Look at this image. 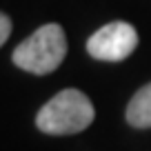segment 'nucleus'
I'll use <instances>...</instances> for the list:
<instances>
[{
    "label": "nucleus",
    "mask_w": 151,
    "mask_h": 151,
    "mask_svg": "<svg viewBox=\"0 0 151 151\" xmlns=\"http://www.w3.org/2000/svg\"><path fill=\"white\" fill-rule=\"evenodd\" d=\"M9 33H11V20H9L7 14H2V16H0V45L7 42Z\"/></svg>",
    "instance_id": "39448f33"
},
{
    "label": "nucleus",
    "mask_w": 151,
    "mask_h": 151,
    "mask_svg": "<svg viewBox=\"0 0 151 151\" xmlns=\"http://www.w3.org/2000/svg\"><path fill=\"white\" fill-rule=\"evenodd\" d=\"M138 47V31L129 22L116 20L104 24L87 40V51L96 60L120 62L129 58Z\"/></svg>",
    "instance_id": "7ed1b4c3"
},
{
    "label": "nucleus",
    "mask_w": 151,
    "mask_h": 151,
    "mask_svg": "<svg viewBox=\"0 0 151 151\" xmlns=\"http://www.w3.org/2000/svg\"><path fill=\"white\" fill-rule=\"evenodd\" d=\"M67 56V36L62 31L60 24L49 22L38 27L27 40L18 45L14 49V60L16 67H20L22 71L36 76L51 73L60 67V62Z\"/></svg>",
    "instance_id": "f03ea898"
},
{
    "label": "nucleus",
    "mask_w": 151,
    "mask_h": 151,
    "mask_svg": "<svg viewBox=\"0 0 151 151\" xmlns=\"http://www.w3.org/2000/svg\"><path fill=\"white\" fill-rule=\"evenodd\" d=\"M127 122L136 129L151 127V82L133 93L127 104Z\"/></svg>",
    "instance_id": "20e7f679"
},
{
    "label": "nucleus",
    "mask_w": 151,
    "mask_h": 151,
    "mask_svg": "<svg viewBox=\"0 0 151 151\" xmlns=\"http://www.w3.org/2000/svg\"><path fill=\"white\" fill-rule=\"evenodd\" d=\"M93 104L82 91L62 89L36 116V127L49 136L80 133L93 122Z\"/></svg>",
    "instance_id": "f257e3e1"
}]
</instances>
